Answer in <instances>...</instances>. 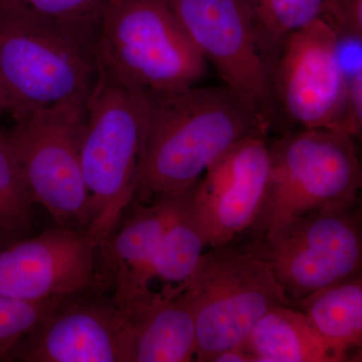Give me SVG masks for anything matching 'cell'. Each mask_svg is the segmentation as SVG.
I'll list each match as a JSON object with an SVG mask.
<instances>
[{
	"mask_svg": "<svg viewBox=\"0 0 362 362\" xmlns=\"http://www.w3.org/2000/svg\"><path fill=\"white\" fill-rule=\"evenodd\" d=\"M70 301V297L28 302L0 296V361L11 359L26 335Z\"/></svg>",
	"mask_w": 362,
	"mask_h": 362,
	"instance_id": "cell-21",
	"label": "cell"
},
{
	"mask_svg": "<svg viewBox=\"0 0 362 362\" xmlns=\"http://www.w3.org/2000/svg\"><path fill=\"white\" fill-rule=\"evenodd\" d=\"M118 310L122 317L123 362L194 361V315L183 284L168 285L160 293L151 292Z\"/></svg>",
	"mask_w": 362,
	"mask_h": 362,
	"instance_id": "cell-14",
	"label": "cell"
},
{
	"mask_svg": "<svg viewBox=\"0 0 362 362\" xmlns=\"http://www.w3.org/2000/svg\"><path fill=\"white\" fill-rule=\"evenodd\" d=\"M147 112V93L101 69L86 106L81 141V165L92 211L87 228L99 246L112 237L139 192Z\"/></svg>",
	"mask_w": 362,
	"mask_h": 362,
	"instance_id": "cell-3",
	"label": "cell"
},
{
	"mask_svg": "<svg viewBox=\"0 0 362 362\" xmlns=\"http://www.w3.org/2000/svg\"><path fill=\"white\" fill-rule=\"evenodd\" d=\"M180 199L181 194L157 195L151 206L137 207L113 239L109 238L100 245L118 308L152 292L149 286L154 279L157 250Z\"/></svg>",
	"mask_w": 362,
	"mask_h": 362,
	"instance_id": "cell-15",
	"label": "cell"
},
{
	"mask_svg": "<svg viewBox=\"0 0 362 362\" xmlns=\"http://www.w3.org/2000/svg\"><path fill=\"white\" fill-rule=\"evenodd\" d=\"M102 70L147 94L197 84L207 63L168 0H105L97 28Z\"/></svg>",
	"mask_w": 362,
	"mask_h": 362,
	"instance_id": "cell-5",
	"label": "cell"
},
{
	"mask_svg": "<svg viewBox=\"0 0 362 362\" xmlns=\"http://www.w3.org/2000/svg\"><path fill=\"white\" fill-rule=\"evenodd\" d=\"M98 23L49 20L0 6V81L13 119L87 105L99 80Z\"/></svg>",
	"mask_w": 362,
	"mask_h": 362,
	"instance_id": "cell-2",
	"label": "cell"
},
{
	"mask_svg": "<svg viewBox=\"0 0 362 362\" xmlns=\"http://www.w3.org/2000/svg\"><path fill=\"white\" fill-rule=\"evenodd\" d=\"M86 106L65 105L13 119L2 131L13 149L30 199L58 226L90 221V201L81 165Z\"/></svg>",
	"mask_w": 362,
	"mask_h": 362,
	"instance_id": "cell-8",
	"label": "cell"
},
{
	"mask_svg": "<svg viewBox=\"0 0 362 362\" xmlns=\"http://www.w3.org/2000/svg\"><path fill=\"white\" fill-rule=\"evenodd\" d=\"M105 0H0V6L66 21L98 23Z\"/></svg>",
	"mask_w": 362,
	"mask_h": 362,
	"instance_id": "cell-22",
	"label": "cell"
},
{
	"mask_svg": "<svg viewBox=\"0 0 362 362\" xmlns=\"http://www.w3.org/2000/svg\"><path fill=\"white\" fill-rule=\"evenodd\" d=\"M356 138L316 128L285 134L270 144L265 197L247 233L252 240L305 214L359 206L362 173Z\"/></svg>",
	"mask_w": 362,
	"mask_h": 362,
	"instance_id": "cell-4",
	"label": "cell"
},
{
	"mask_svg": "<svg viewBox=\"0 0 362 362\" xmlns=\"http://www.w3.org/2000/svg\"><path fill=\"white\" fill-rule=\"evenodd\" d=\"M176 18L207 64L256 109L265 125L276 103L246 0H168Z\"/></svg>",
	"mask_w": 362,
	"mask_h": 362,
	"instance_id": "cell-10",
	"label": "cell"
},
{
	"mask_svg": "<svg viewBox=\"0 0 362 362\" xmlns=\"http://www.w3.org/2000/svg\"><path fill=\"white\" fill-rule=\"evenodd\" d=\"M7 111H8V107H7L6 97L4 88H2L1 81H0V115L7 114Z\"/></svg>",
	"mask_w": 362,
	"mask_h": 362,
	"instance_id": "cell-26",
	"label": "cell"
},
{
	"mask_svg": "<svg viewBox=\"0 0 362 362\" xmlns=\"http://www.w3.org/2000/svg\"><path fill=\"white\" fill-rule=\"evenodd\" d=\"M265 126L225 84L148 94L138 194H185L218 157Z\"/></svg>",
	"mask_w": 362,
	"mask_h": 362,
	"instance_id": "cell-1",
	"label": "cell"
},
{
	"mask_svg": "<svg viewBox=\"0 0 362 362\" xmlns=\"http://www.w3.org/2000/svg\"><path fill=\"white\" fill-rule=\"evenodd\" d=\"M211 362H252V358L246 350L240 346L216 354Z\"/></svg>",
	"mask_w": 362,
	"mask_h": 362,
	"instance_id": "cell-25",
	"label": "cell"
},
{
	"mask_svg": "<svg viewBox=\"0 0 362 362\" xmlns=\"http://www.w3.org/2000/svg\"><path fill=\"white\" fill-rule=\"evenodd\" d=\"M242 347L252 362H340L308 317L291 306L271 308Z\"/></svg>",
	"mask_w": 362,
	"mask_h": 362,
	"instance_id": "cell-16",
	"label": "cell"
},
{
	"mask_svg": "<svg viewBox=\"0 0 362 362\" xmlns=\"http://www.w3.org/2000/svg\"><path fill=\"white\" fill-rule=\"evenodd\" d=\"M122 317L115 303L74 301L26 335L11 358L26 362H123Z\"/></svg>",
	"mask_w": 362,
	"mask_h": 362,
	"instance_id": "cell-13",
	"label": "cell"
},
{
	"mask_svg": "<svg viewBox=\"0 0 362 362\" xmlns=\"http://www.w3.org/2000/svg\"><path fill=\"white\" fill-rule=\"evenodd\" d=\"M192 188L181 194L154 259V279H160L168 285L183 284L197 268L207 247L206 233L194 211Z\"/></svg>",
	"mask_w": 362,
	"mask_h": 362,
	"instance_id": "cell-18",
	"label": "cell"
},
{
	"mask_svg": "<svg viewBox=\"0 0 362 362\" xmlns=\"http://www.w3.org/2000/svg\"><path fill=\"white\" fill-rule=\"evenodd\" d=\"M99 245L87 228L58 226L0 247V296L37 302L71 297L97 282Z\"/></svg>",
	"mask_w": 362,
	"mask_h": 362,
	"instance_id": "cell-11",
	"label": "cell"
},
{
	"mask_svg": "<svg viewBox=\"0 0 362 362\" xmlns=\"http://www.w3.org/2000/svg\"><path fill=\"white\" fill-rule=\"evenodd\" d=\"M183 294L194 315L199 362H211L216 354L242 346L273 307H295L271 267L233 243L204 252L183 283Z\"/></svg>",
	"mask_w": 362,
	"mask_h": 362,
	"instance_id": "cell-6",
	"label": "cell"
},
{
	"mask_svg": "<svg viewBox=\"0 0 362 362\" xmlns=\"http://www.w3.org/2000/svg\"><path fill=\"white\" fill-rule=\"evenodd\" d=\"M270 173L263 131L235 143L216 159L192 188V202L207 246L233 243L256 221Z\"/></svg>",
	"mask_w": 362,
	"mask_h": 362,
	"instance_id": "cell-12",
	"label": "cell"
},
{
	"mask_svg": "<svg viewBox=\"0 0 362 362\" xmlns=\"http://www.w3.org/2000/svg\"><path fill=\"white\" fill-rule=\"evenodd\" d=\"M342 131L352 137L361 138L362 65L357 66L349 74Z\"/></svg>",
	"mask_w": 362,
	"mask_h": 362,
	"instance_id": "cell-24",
	"label": "cell"
},
{
	"mask_svg": "<svg viewBox=\"0 0 362 362\" xmlns=\"http://www.w3.org/2000/svg\"><path fill=\"white\" fill-rule=\"evenodd\" d=\"M343 45L325 21L291 33L271 69L275 103L301 129L342 131L349 71Z\"/></svg>",
	"mask_w": 362,
	"mask_h": 362,
	"instance_id": "cell-9",
	"label": "cell"
},
{
	"mask_svg": "<svg viewBox=\"0 0 362 362\" xmlns=\"http://www.w3.org/2000/svg\"><path fill=\"white\" fill-rule=\"evenodd\" d=\"M298 308L308 317L340 362L361 352L362 276L340 281L314 292Z\"/></svg>",
	"mask_w": 362,
	"mask_h": 362,
	"instance_id": "cell-17",
	"label": "cell"
},
{
	"mask_svg": "<svg viewBox=\"0 0 362 362\" xmlns=\"http://www.w3.org/2000/svg\"><path fill=\"white\" fill-rule=\"evenodd\" d=\"M324 21L340 40L361 42L362 0H328Z\"/></svg>",
	"mask_w": 362,
	"mask_h": 362,
	"instance_id": "cell-23",
	"label": "cell"
},
{
	"mask_svg": "<svg viewBox=\"0 0 362 362\" xmlns=\"http://www.w3.org/2000/svg\"><path fill=\"white\" fill-rule=\"evenodd\" d=\"M32 204L16 156L0 131V230L6 235L26 232L32 225Z\"/></svg>",
	"mask_w": 362,
	"mask_h": 362,
	"instance_id": "cell-20",
	"label": "cell"
},
{
	"mask_svg": "<svg viewBox=\"0 0 362 362\" xmlns=\"http://www.w3.org/2000/svg\"><path fill=\"white\" fill-rule=\"evenodd\" d=\"M245 249L271 267L286 298L298 308L314 292L361 274V206L291 218Z\"/></svg>",
	"mask_w": 362,
	"mask_h": 362,
	"instance_id": "cell-7",
	"label": "cell"
},
{
	"mask_svg": "<svg viewBox=\"0 0 362 362\" xmlns=\"http://www.w3.org/2000/svg\"><path fill=\"white\" fill-rule=\"evenodd\" d=\"M256 30L257 42L269 71L281 47L291 33L323 20L328 0H246Z\"/></svg>",
	"mask_w": 362,
	"mask_h": 362,
	"instance_id": "cell-19",
	"label": "cell"
},
{
	"mask_svg": "<svg viewBox=\"0 0 362 362\" xmlns=\"http://www.w3.org/2000/svg\"><path fill=\"white\" fill-rule=\"evenodd\" d=\"M7 237H8V235H6V233H4V232H1V230H0V247H4V238H7Z\"/></svg>",
	"mask_w": 362,
	"mask_h": 362,
	"instance_id": "cell-27",
	"label": "cell"
}]
</instances>
